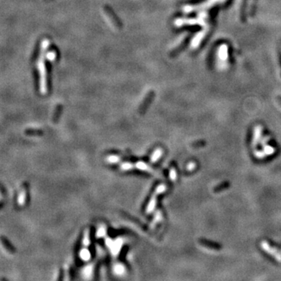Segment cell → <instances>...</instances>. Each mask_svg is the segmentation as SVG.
<instances>
[{
  "instance_id": "6da1fadb",
  "label": "cell",
  "mask_w": 281,
  "mask_h": 281,
  "mask_svg": "<svg viewBox=\"0 0 281 281\" xmlns=\"http://www.w3.org/2000/svg\"><path fill=\"white\" fill-rule=\"evenodd\" d=\"M261 247H262V249H263L266 252H267L268 254H271L272 256L274 257L278 262H281V253L279 252L276 248L272 247L271 245L266 241H263L261 242Z\"/></svg>"
},
{
  "instance_id": "7a4b0ae2",
  "label": "cell",
  "mask_w": 281,
  "mask_h": 281,
  "mask_svg": "<svg viewBox=\"0 0 281 281\" xmlns=\"http://www.w3.org/2000/svg\"><path fill=\"white\" fill-rule=\"evenodd\" d=\"M28 189L29 184L28 183H24L22 185L20 190V194L18 196V203L20 206L23 207L27 204L28 201Z\"/></svg>"
},
{
  "instance_id": "3957f363",
  "label": "cell",
  "mask_w": 281,
  "mask_h": 281,
  "mask_svg": "<svg viewBox=\"0 0 281 281\" xmlns=\"http://www.w3.org/2000/svg\"><path fill=\"white\" fill-rule=\"evenodd\" d=\"M0 244L3 247V248L10 254H14L16 252V248L14 245H12L10 241L6 239L4 236H0Z\"/></svg>"
},
{
  "instance_id": "277c9868",
  "label": "cell",
  "mask_w": 281,
  "mask_h": 281,
  "mask_svg": "<svg viewBox=\"0 0 281 281\" xmlns=\"http://www.w3.org/2000/svg\"><path fill=\"white\" fill-rule=\"evenodd\" d=\"M199 244L204 247H206L208 248L214 249V250H220L222 248V245L216 242H213V241H208V240L205 239H200L198 241Z\"/></svg>"
},
{
  "instance_id": "5b68a950",
  "label": "cell",
  "mask_w": 281,
  "mask_h": 281,
  "mask_svg": "<svg viewBox=\"0 0 281 281\" xmlns=\"http://www.w3.org/2000/svg\"><path fill=\"white\" fill-rule=\"evenodd\" d=\"M228 57V48L226 45H222L218 50V58L222 61L221 63H224Z\"/></svg>"
},
{
  "instance_id": "8992f818",
  "label": "cell",
  "mask_w": 281,
  "mask_h": 281,
  "mask_svg": "<svg viewBox=\"0 0 281 281\" xmlns=\"http://www.w3.org/2000/svg\"><path fill=\"white\" fill-rule=\"evenodd\" d=\"M217 2H219V0H208L207 2H204V3L201 4V5H199V6H196V7H187V11H191V10H198V9H208V8H210L211 6H213L215 3H216Z\"/></svg>"
},
{
  "instance_id": "52a82bcc",
  "label": "cell",
  "mask_w": 281,
  "mask_h": 281,
  "mask_svg": "<svg viewBox=\"0 0 281 281\" xmlns=\"http://www.w3.org/2000/svg\"><path fill=\"white\" fill-rule=\"evenodd\" d=\"M262 128L260 125H258L254 127V135H253V140H252V146L255 148L257 146L258 141L261 138V134H262Z\"/></svg>"
},
{
  "instance_id": "ba28073f",
  "label": "cell",
  "mask_w": 281,
  "mask_h": 281,
  "mask_svg": "<svg viewBox=\"0 0 281 281\" xmlns=\"http://www.w3.org/2000/svg\"><path fill=\"white\" fill-rule=\"evenodd\" d=\"M158 195L156 191H155V193L153 195V196L151 197V198L150 199L149 202H148V205L147 206V209H146V212L147 213H150L151 211L154 209L155 206V203H156V195Z\"/></svg>"
},
{
  "instance_id": "9c48e42d",
  "label": "cell",
  "mask_w": 281,
  "mask_h": 281,
  "mask_svg": "<svg viewBox=\"0 0 281 281\" xmlns=\"http://www.w3.org/2000/svg\"><path fill=\"white\" fill-rule=\"evenodd\" d=\"M229 185H230V184H229V182L224 181L223 182V183H221L220 184H219V185L216 186V187H215L214 189H213V191H214L215 193H219V192H221V191L229 188Z\"/></svg>"
},
{
  "instance_id": "30bf717a",
  "label": "cell",
  "mask_w": 281,
  "mask_h": 281,
  "mask_svg": "<svg viewBox=\"0 0 281 281\" xmlns=\"http://www.w3.org/2000/svg\"><path fill=\"white\" fill-rule=\"evenodd\" d=\"M163 151L162 148H157V149L155 150V151L152 153V155H151V163H155L156 161L159 160V159L163 155Z\"/></svg>"
},
{
  "instance_id": "8fae6325",
  "label": "cell",
  "mask_w": 281,
  "mask_h": 281,
  "mask_svg": "<svg viewBox=\"0 0 281 281\" xmlns=\"http://www.w3.org/2000/svg\"><path fill=\"white\" fill-rule=\"evenodd\" d=\"M24 134L27 136H42L43 135V132L37 129H27L24 130Z\"/></svg>"
},
{
  "instance_id": "7c38bea8",
  "label": "cell",
  "mask_w": 281,
  "mask_h": 281,
  "mask_svg": "<svg viewBox=\"0 0 281 281\" xmlns=\"http://www.w3.org/2000/svg\"><path fill=\"white\" fill-rule=\"evenodd\" d=\"M205 31H203V32L198 33V34L196 35V37L194 38L193 41H192V46H194V47H197V46L198 45L199 42H201V40L203 38H204V37H205Z\"/></svg>"
},
{
  "instance_id": "4fadbf2b",
  "label": "cell",
  "mask_w": 281,
  "mask_h": 281,
  "mask_svg": "<svg viewBox=\"0 0 281 281\" xmlns=\"http://www.w3.org/2000/svg\"><path fill=\"white\" fill-rule=\"evenodd\" d=\"M121 245H122L121 241H115V242H113V245L110 246V248H111L112 249V252H113V254L116 255V254H118L119 251H120V249Z\"/></svg>"
},
{
  "instance_id": "5bb4252c",
  "label": "cell",
  "mask_w": 281,
  "mask_h": 281,
  "mask_svg": "<svg viewBox=\"0 0 281 281\" xmlns=\"http://www.w3.org/2000/svg\"><path fill=\"white\" fill-rule=\"evenodd\" d=\"M80 256L84 261H88L90 259L91 254L87 249H82L80 252Z\"/></svg>"
},
{
  "instance_id": "9a60e30c",
  "label": "cell",
  "mask_w": 281,
  "mask_h": 281,
  "mask_svg": "<svg viewBox=\"0 0 281 281\" xmlns=\"http://www.w3.org/2000/svg\"><path fill=\"white\" fill-rule=\"evenodd\" d=\"M124 271L125 269L123 265H121V264H117V265H115L114 272L117 274H118V275H122V274H123Z\"/></svg>"
},
{
  "instance_id": "2e32d148",
  "label": "cell",
  "mask_w": 281,
  "mask_h": 281,
  "mask_svg": "<svg viewBox=\"0 0 281 281\" xmlns=\"http://www.w3.org/2000/svg\"><path fill=\"white\" fill-rule=\"evenodd\" d=\"M83 244L85 246H88L90 244V235H89V229H86L84 232V239H83Z\"/></svg>"
},
{
  "instance_id": "e0dca14e",
  "label": "cell",
  "mask_w": 281,
  "mask_h": 281,
  "mask_svg": "<svg viewBox=\"0 0 281 281\" xmlns=\"http://www.w3.org/2000/svg\"><path fill=\"white\" fill-rule=\"evenodd\" d=\"M120 157L117 155H109L106 158V161L109 163H117L120 161Z\"/></svg>"
},
{
  "instance_id": "ac0fdd59",
  "label": "cell",
  "mask_w": 281,
  "mask_h": 281,
  "mask_svg": "<svg viewBox=\"0 0 281 281\" xmlns=\"http://www.w3.org/2000/svg\"><path fill=\"white\" fill-rule=\"evenodd\" d=\"M206 145V142L203 140H199V141H196V142L192 143V146L195 148H201Z\"/></svg>"
},
{
  "instance_id": "d6986e66",
  "label": "cell",
  "mask_w": 281,
  "mask_h": 281,
  "mask_svg": "<svg viewBox=\"0 0 281 281\" xmlns=\"http://www.w3.org/2000/svg\"><path fill=\"white\" fill-rule=\"evenodd\" d=\"M136 167L142 170H149L148 166L146 163H142V162H138V163L136 164Z\"/></svg>"
},
{
  "instance_id": "ffe728a7",
  "label": "cell",
  "mask_w": 281,
  "mask_h": 281,
  "mask_svg": "<svg viewBox=\"0 0 281 281\" xmlns=\"http://www.w3.org/2000/svg\"><path fill=\"white\" fill-rule=\"evenodd\" d=\"M105 232H106V230H105V227H103V226H101V227H100L99 229H98L97 237H103V236H105Z\"/></svg>"
},
{
  "instance_id": "44dd1931",
  "label": "cell",
  "mask_w": 281,
  "mask_h": 281,
  "mask_svg": "<svg viewBox=\"0 0 281 281\" xmlns=\"http://www.w3.org/2000/svg\"><path fill=\"white\" fill-rule=\"evenodd\" d=\"M92 271V266H88V267L84 268V271H83V273H84V276H88L91 275Z\"/></svg>"
},
{
  "instance_id": "7402d4cb",
  "label": "cell",
  "mask_w": 281,
  "mask_h": 281,
  "mask_svg": "<svg viewBox=\"0 0 281 281\" xmlns=\"http://www.w3.org/2000/svg\"><path fill=\"white\" fill-rule=\"evenodd\" d=\"M120 167L123 170H130V169L133 167V165H132L131 163H123V164L121 165Z\"/></svg>"
},
{
  "instance_id": "603a6c76",
  "label": "cell",
  "mask_w": 281,
  "mask_h": 281,
  "mask_svg": "<svg viewBox=\"0 0 281 281\" xmlns=\"http://www.w3.org/2000/svg\"><path fill=\"white\" fill-rule=\"evenodd\" d=\"M170 179L173 180H176V170L174 168H171L170 169Z\"/></svg>"
},
{
  "instance_id": "cb8c5ba5",
  "label": "cell",
  "mask_w": 281,
  "mask_h": 281,
  "mask_svg": "<svg viewBox=\"0 0 281 281\" xmlns=\"http://www.w3.org/2000/svg\"><path fill=\"white\" fill-rule=\"evenodd\" d=\"M154 219H155V220H154V223H158L159 221H160L161 219H162V214H161V212H157Z\"/></svg>"
},
{
  "instance_id": "d4e9b609",
  "label": "cell",
  "mask_w": 281,
  "mask_h": 281,
  "mask_svg": "<svg viewBox=\"0 0 281 281\" xmlns=\"http://www.w3.org/2000/svg\"><path fill=\"white\" fill-rule=\"evenodd\" d=\"M195 163H191L189 165H188V166H187V169H188V170H193V168H195Z\"/></svg>"
},
{
  "instance_id": "484cf974",
  "label": "cell",
  "mask_w": 281,
  "mask_h": 281,
  "mask_svg": "<svg viewBox=\"0 0 281 281\" xmlns=\"http://www.w3.org/2000/svg\"><path fill=\"white\" fill-rule=\"evenodd\" d=\"M222 1H223H223H225V0H222Z\"/></svg>"
}]
</instances>
